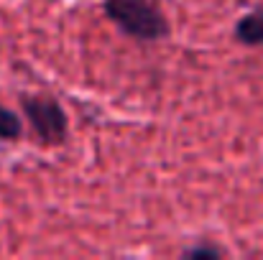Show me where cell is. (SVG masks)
<instances>
[{"mask_svg":"<svg viewBox=\"0 0 263 260\" xmlns=\"http://www.w3.org/2000/svg\"><path fill=\"white\" fill-rule=\"evenodd\" d=\"M233 36L243 46H263V8H256V10L246 13L235 23Z\"/></svg>","mask_w":263,"mask_h":260,"instance_id":"3957f363","label":"cell"},{"mask_svg":"<svg viewBox=\"0 0 263 260\" xmlns=\"http://www.w3.org/2000/svg\"><path fill=\"white\" fill-rule=\"evenodd\" d=\"M21 138H23V123H21V117L0 102V141L15 143Z\"/></svg>","mask_w":263,"mask_h":260,"instance_id":"277c9868","label":"cell"},{"mask_svg":"<svg viewBox=\"0 0 263 260\" xmlns=\"http://www.w3.org/2000/svg\"><path fill=\"white\" fill-rule=\"evenodd\" d=\"M181 255L184 258H222L225 250L217 245H194V248H186Z\"/></svg>","mask_w":263,"mask_h":260,"instance_id":"5b68a950","label":"cell"},{"mask_svg":"<svg viewBox=\"0 0 263 260\" xmlns=\"http://www.w3.org/2000/svg\"><path fill=\"white\" fill-rule=\"evenodd\" d=\"M21 107L41 146H62L69 135V120L51 94H23Z\"/></svg>","mask_w":263,"mask_h":260,"instance_id":"7a4b0ae2","label":"cell"},{"mask_svg":"<svg viewBox=\"0 0 263 260\" xmlns=\"http://www.w3.org/2000/svg\"><path fill=\"white\" fill-rule=\"evenodd\" d=\"M102 10L125 36L143 44L164 41L172 31L161 5L154 0H105Z\"/></svg>","mask_w":263,"mask_h":260,"instance_id":"6da1fadb","label":"cell"}]
</instances>
